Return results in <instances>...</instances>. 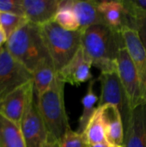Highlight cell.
I'll return each mask as SVG.
<instances>
[{
	"label": "cell",
	"mask_w": 146,
	"mask_h": 147,
	"mask_svg": "<svg viewBox=\"0 0 146 147\" xmlns=\"http://www.w3.org/2000/svg\"><path fill=\"white\" fill-rule=\"evenodd\" d=\"M40 27L48 54L58 72L68 64L82 46V30H66L54 21Z\"/></svg>",
	"instance_id": "obj_4"
},
{
	"label": "cell",
	"mask_w": 146,
	"mask_h": 147,
	"mask_svg": "<svg viewBox=\"0 0 146 147\" xmlns=\"http://www.w3.org/2000/svg\"><path fill=\"white\" fill-rule=\"evenodd\" d=\"M89 147H110V145L108 142H105V143H100V144L91 145V146H89Z\"/></svg>",
	"instance_id": "obj_29"
},
{
	"label": "cell",
	"mask_w": 146,
	"mask_h": 147,
	"mask_svg": "<svg viewBox=\"0 0 146 147\" xmlns=\"http://www.w3.org/2000/svg\"><path fill=\"white\" fill-rule=\"evenodd\" d=\"M5 47L11 56L31 73L41 62L50 57L40 27L29 22L8 38Z\"/></svg>",
	"instance_id": "obj_2"
},
{
	"label": "cell",
	"mask_w": 146,
	"mask_h": 147,
	"mask_svg": "<svg viewBox=\"0 0 146 147\" xmlns=\"http://www.w3.org/2000/svg\"><path fill=\"white\" fill-rule=\"evenodd\" d=\"M127 17L146 16V0H122Z\"/></svg>",
	"instance_id": "obj_23"
},
{
	"label": "cell",
	"mask_w": 146,
	"mask_h": 147,
	"mask_svg": "<svg viewBox=\"0 0 146 147\" xmlns=\"http://www.w3.org/2000/svg\"><path fill=\"white\" fill-rule=\"evenodd\" d=\"M116 63L117 73L132 109L139 105L146 104L145 94L138 71L125 47L120 48L117 53Z\"/></svg>",
	"instance_id": "obj_5"
},
{
	"label": "cell",
	"mask_w": 146,
	"mask_h": 147,
	"mask_svg": "<svg viewBox=\"0 0 146 147\" xmlns=\"http://www.w3.org/2000/svg\"><path fill=\"white\" fill-rule=\"evenodd\" d=\"M65 84L57 78L46 91L35 97L38 109L47 131V140L60 142L71 129L65 105Z\"/></svg>",
	"instance_id": "obj_3"
},
{
	"label": "cell",
	"mask_w": 146,
	"mask_h": 147,
	"mask_svg": "<svg viewBox=\"0 0 146 147\" xmlns=\"http://www.w3.org/2000/svg\"><path fill=\"white\" fill-rule=\"evenodd\" d=\"M0 147H27L20 125L0 114Z\"/></svg>",
	"instance_id": "obj_18"
},
{
	"label": "cell",
	"mask_w": 146,
	"mask_h": 147,
	"mask_svg": "<svg viewBox=\"0 0 146 147\" xmlns=\"http://www.w3.org/2000/svg\"><path fill=\"white\" fill-rule=\"evenodd\" d=\"M97 81H99L101 84V95L98 107H102L106 104L116 106L122 116L124 127H126L133 109L117 71L101 73L97 78Z\"/></svg>",
	"instance_id": "obj_7"
},
{
	"label": "cell",
	"mask_w": 146,
	"mask_h": 147,
	"mask_svg": "<svg viewBox=\"0 0 146 147\" xmlns=\"http://www.w3.org/2000/svg\"><path fill=\"white\" fill-rule=\"evenodd\" d=\"M135 30L146 50V16L132 18L127 17L126 19V26Z\"/></svg>",
	"instance_id": "obj_24"
},
{
	"label": "cell",
	"mask_w": 146,
	"mask_h": 147,
	"mask_svg": "<svg viewBox=\"0 0 146 147\" xmlns=\"http://www.w3.org/2000/svg\"><path fill=\"white\" fill-rule=\"evenodd\" d=\"M96 80L97 78L91 79L89 81L87 88V91L81 100L83 109H82V114L78 120V127L77 129V132L80 134L83 133L89 119L91 118V116L98 108L97 106H98L99 98L94 90V86Z\"/></svg>",
	"instance_id": "obj_20"
},
{
	"label": "cell",
	"mask_w": 146,
	"mask_h": 147,
	"mask_svg": "<svg viewBox=\"0 0 146 147\" xmlns=\"http://www.w3.org/2000/svg\"><path fill=\"white\" fill-rule=\"evenodd\" d=\"M20 127L27 147H42L48 140L47 131L38 109L34 91L28 96Z\"/></svg>",
	"instance_id": "obj_8"
},
{
	"label": "cell",
	"mask_w": 146,
	"mask_h": 147,
	"mask_svg": "<svg viewBox=\"0 0 146 147\" xmlns=\"http://www.w3.org/2000/svg\"><path fill=\"white\" fill-rule=\"evenodd\" d=\"M125 47L121 32H116L105 24H97L82 29V47L101 73L117 71L116 58L120 47Z\"/></svg>",
	"instance_id": "obj_1"
},
{
	"label": "cell",
	"mask_w": 146,
	"mask_h": 147,
	"mask_svg": "<svg viewBox=\"0 0 146 147\" xmlns=\"http://www.w3.org/2000/svg\"><path fill=\"white\" fill-rule=\"evenodd\" d=\"M98 2L96 0H70V5L76 14L81 30L89 26L104 24L98 9Z\"/></svg>",
	"instance_id": "obj_16"
},
{
	"label": "cell",
	"mask_w": 146,
	"mask_h": 147,
	"mask_svg": "<svg viewBox=\"0 0 146 147\" xmlns=\"http://www.w3.org/2000/svg\"><path fill=\"white\" fill-rule=\"evenodd\" d=\"M28 22L25 16L9 13H0V27L9 38L14 32Z\"/></svg>",
	"instance_id": "obj_22"
},
{
	"label": "cell",
	"mask_w": 146,
	"mask_h": 147,
	"mask_svg": "<svg viewBox=\"0 0 146 147\" xmlns=\"http://www.w3.org/2000/svg\"><path fill=\"white\" fill-rule=\"evenodd\" d=\"M125 47L126 48L138 71L146 96V50L137 32L128 27L121 30Z\"/></svg>",
	"instance_id": "obj_12"
},
{
	"label": "cell",
	"mask_w": 146,
	"mask_h": 147,
	"mask_svg": "<svg viewBox=\"0 0 146 147\" xmlns=\"http://www.w3.org/2000/svg\"><path fill=\"white\" fill-rule=\"evenodd\" d=\"M32 74L35 97L46 91L57 78V71L50 57L41 62Z\"/></svg>",
	"instance_id": "obj_17"
},
{
	"label": "cell",
	"mask_w": 146,
	"mask_h": 147,
	"mask_svg": "<svg viewBox=\"0 0 146 147\" xmlns=\"http://www.w3.org/2000/svg\"><path fill=\"white\" fill-rule=\"evenodd\" d=\"M91 67L92 62L81 46L68 64L57 72V78L65 84L79 86L92 79Z\"/></svg>",
	"instance_id": "obj_9"
},
{
	"label": "cell",
	"mask_w": 146,
	"mask_h": 147,
	"mask_svg": "<svg viewBox=\"0 0 146 147\" xmlns=\"http://www.w3.org/2000/svg\"><path fill=\"white\" fill-rule=\"evenodd\" d=\"M98 9L103 23L113 30L120 33L126 26V14L122 0H103L98 2Z\"/></svg>",
	"instance_id": "obj_15"
},
{
	"label": "cell",
	"mask_w": 146,
	"mask_h": 147,
	"mask_svg": "<svg viewBox=\"0 0 146 147\" xmlns=\"http://www.w3.org/2000/svg\"><path fill=\"white\" fill-rule=\"evenodd\" d=\"M101 109L107 142L111 146L124 145L125 127L120 110L113 104H106Z\"/></svg>",
	"instance_id": "obj_14"
},
{
	"label": "cell",
	"mask_w": 146,
	"mask_h": 147,
	"mask_svg": "<svg viewBox=\"0 0 146 147\" xmlns=\"http://www.w3.org/2000/svg\"><path fill=\"white\" fill-rule=\"evenodd\" d=\"M60 0H22L24 16L38 26L53 21Z\"/></svg>",
	"instance_id": "obj_11"
},
{
	"label": "cell",
	"mask_w": 146,
	"mask_h": 147,
	"mask_svg": "<svg viewBox=\"0 0 146 147\" xmlns=\"http://www.w3.org/2000/svg\"><path fill=\"white\" fill-rule=\"evenodd\" d=\"M34 91L33 80L15 90L0 102V114L20 125L30 93Z\"/></svg>",
	"instance_id": "obj_10"
},
{
	"label": "cell",
	"mask_w": 146,
	"mask_h": 147,
	"mask_svg": "<svg viewBox=\"0 0 146 147\" xmlns=\"http://www.w3.org/2000/svg\"><path fill=\"white\" fill-rule=\"evenodd\" d=\"M33 80V74L16 61L5 45L0 48V102L17 88Z\"/></svg>",
	"instance_id": "obj_6"
},
{
	"label": "cell",
	"mask_w": 146,
	"mask_h": 147,
	"mask_svg": "<svg viewBox=\"0 0 146 147\" xmlns=\"http://www.w3.org/2000/svg\"><path fill=\"white\" fill-rule=\"evenodd\" d=\"M42 147H61L59 141H52V140H47Z\"/></svg>",
	"instance_id": "obj_28"
},
{
	"label": "cell",
	"mask_w": 146,
	"mask_h": 147,
	"mask_svg": "<svg viewBox=\"0 0 146 147\" xmlns=\"http://www.w3.org/2000/svg\"><path fill=\"white\" fill-rule=\"evenodd\" d=\"M125 147H146V104L133 109L125 127Z\"/></svg>",
	"instance_id": "obj_13"
},
{
	"label": "cell",
	"mask_w": 146,
	"mask_h": 147,
	"mask_svg": "<svg viewBox=\"0 0 146 147\" xmlns=\"http://www.w3.org/2000/svg\"><path fill=\"white\" fill-rule=\"evenodd\" d=\"M82 135L89 146L107 142L105 126L102 120L101 107L96 109L89 119Z\"/></svg>",
	"instance_id": "obj_19"
},
{
	"label": "cell",
	"mask_w": 146,
	"mask_h": 147,
	"mask_svg": "<svg viewBox=\"0 0 146 147\" xmlns=\"http://www.w3.org/2000/svg\"><path fill=\"white\" fill-rule=\"evenodd\" d=\"M110 147H125L124 145H122V146H111L110 145Z\"/></svg>",
	"instance_id": "obj_30"
},
{
	"label": "cell",
	"mask_w": 146,
	"mask_h": 147,
	"mask_svg": "<svg viewBox=\"0 0 146 147\" xmlns=\"http://www.w3.org/2000/svg\"><path fill=\"white\" fill-rule=\"evenodd\" d=\"M53 21L66 30H81L76 14L70 5V0H60L59 7L53 18Z\"/></svg>",
	"instance_id": "obj_21"
},
{
	"label": "cell",
	"mask_w": 146,
	"mask_h": 147,
	"mask_svg": "<svg viewBox=\"0 0 146 147\" xmlns=\"http://www.w3.org/2000/svg\"><path fill=\"white\" fill-rule=\"evenodd\" d=\"M0 13H9L24 16L22 0H0Z\"/></svg>",
	"instance_id": "obj_26"
},
{
	"label": "cell",
	"mask_w": 146,
	"mask_h": 147,
	"mask_svg": "<svg viewBox=\"0 0 146 147\" xmlns=\"http://www.w3.org/2000/svg\"><path fill=\"white\" fill-rule=\"evenodd\" d=\"M7 40H8V37H7L5 32H4L3 29L0 27V48L3 47L6 44Z\"/></svg>",
	"instance_id": "obj_27"
},
{
	"label": "cell",
	"mask_w": 146,
	"mask_h": 147,
	"mask_svg": "<svg viewBox=\"0 0 146 147\" xmlns=\"http://www.w3.org/2000/svg\"><path fill=\"white\" fill-rule=\"evenodd\" d=\"M60 146L61 147H89L83 135L71 128L67 131L60 141Z\"/></svg>",
	"instance_id": "obj_25"
}]
</instances>
